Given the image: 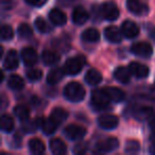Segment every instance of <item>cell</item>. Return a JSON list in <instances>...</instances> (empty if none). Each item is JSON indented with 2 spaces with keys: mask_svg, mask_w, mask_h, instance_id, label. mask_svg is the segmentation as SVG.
Wrapping results in <instances>:
<instances>
[{
  "mask_svg": "<svg viewBox=\"0 0 155 155\" xmlns=\"http://www.w3.org/2000/svg\"><path fill=\"white\" fill-rule=\"evenodd\" d=\"M64 97L70 102H80L85 97V89L80 83L70 82L65 86Z\"/></svg>",
  "mask_w": 155,
  "mask_h": 155,
  "instance_id": "obj_1",
  "label": "cell"
},
{
  "mask_svg": "<svg viewBox=\"0 0 155 155\" xmlns=\"http://www.w3.org/2000/svg\"><path fill=\"white\" fill-rule=\"evenodd\" d=\"M85 65V58L83 56H75V58H70L65 62L64 69L65 73L68 75H75L80 73L82 70L83 66Z\"/></svg>",
  "mask_w": 155,
  "mask_h": 155,
  "instance_id": "obj_2",
  "label": "cell"
},
{
  "mask_svg": "<svg viewBox=\"0 0 155 155\" xmlns=\"http://www.w3.org/2000/svg\"><path fill=\"white\" fill-rule=\"evenodd\" d=\"M110 99L106 95L104 89H96L91 93V104L96 110H102L107 108L110 105Z\"/></svg>",
  "mask_w": 155,
  "mask_h": 155,
  "instance_id": "obj_3",
  "label": "cell"
},
{
  "mask_svg": "<svg viewBox=\"0 0 155 155\" xmlns=\"http://www.w3.org/2000/svg\"><path fill=\"white\" fill-rule=\"evenodd\" d=\"M100 14L105 20L108 21H114L120 15L119 9L114 2L112 1H106L100 7Z\"/></svg>",
  "mask_w": 155,
  "mask_h": 155,
  "instance_id": "obj_4",
  "label": "cell"
},
{
  "mask_svg": "<svg viewBox=\"0 0 155 155\" xmlns=\"http://www.w3.org/2000/svg\"><path fill=\"white\" fill-rule=\"evenodd\" d=\"M64 135L70 140H80L86 135V130L80 125L69 124L64 129Z\"/></svg>",
  "mask_w": 155,
  "mask_h": 155,
  "instance_id": "obj_5",
  "label": "cell"
},
{
  "mask_svg": "<svg viewBox=\"0 0 155 155\" xmlns=\"http://www.w3.org/2000/svg\"><path fill=\"white\" fill-rule=\"evenodd\" d=\"M131 52L139 58H150L153 53V48L150 44L138 41L131 47Z\"/></svg>",
  "mask_w": 155,
  "mask_h": 155,
  "instance_id": "obj_6",
  "label": "cell"
},
{
  "mask_svg": "<svg viewBox=\"0 0 155 155\" xmlns=\"http://www.w3.org/2000/svg\"><path fill=\"white\" fill-rule=\"evenodd\" d=\"M119 147V141L115 137H106L96 143V149L99 152H112Z\"/></svg>",
  "mask_w": 155,
  "mask_h": 155,
  "instance_id": "obj_7",
  "label": "cell"
},
{
  "mask_svg": "<svg viewBox=\"0 0 155 155\" xmlns=\"http://www.w3.org/2000/svg\"><path fill=\"white\" fill-rule=\"evenodd\" d=\"M127 8L132 14L137 16H142L148 14L149 7L146 3L141 2L139 0H127Z\"/></svg>",
  "mask_w": 155,
  "mask_h": 155,
  "instance_id": "obj_8",
  "label": "cell"
},
{
  "mask_svg": "<svg viewBox=\"0 0 155 155\" xmlns=\"http://www.w3.org/2000/svg\"><path fill=\"white\" fill-rule=\"evenodd\" d=\"M122 31L115 26H110L104 30V37L113 44H119L122 41Z\"/></svg>",
  "mask_w": 155,
  "mask_h": 155,
  "instance_id": "obj_9",
  "label": "cell"
},
{
  "mask_svg": "<svg viewBox=\"0 0 155 155\" xmlns=\"http://www.w3.org/2000/svg\"><path fill=\"white\" fill-rule=\"evenodd\" d=\"M119 120L114 115H102L98 118V124L104 130H114L118 127Z\"/></svg>",
  "mask_w": 155,
  "mask_h": 155,
  "instance_id": "obj_10",
  "label": "cell"
},
{
  "mask_svg": "<svg viewBox=\"0 0 155 155\" xmlns=\"http://www.w3.org/2000/svg\"><path fill=\"white\" fill-rule=\"evenodd\" d=\"M121 31H122L123 36L127 37V38H134L139 34V28L132 20L123 21L122 26H121Z\"/></svg>",
  "mask_w": 155,
  "mask_h": 155,
  "instance_id": "obj_11",
  "label": "cell"
},
{
  "mask_svg": "<svg viewBox=\"0 0 155 155\" xmlns=\"http://www.w3.org/2000/svg\"><path fill=\"white\" fill-rule=\"evenodd\" d=\"M129 69L132 74H133L134 77L138 78V79H143V78L148 77V74H149L148 66L141 64V63L132 62L129 66Z\"/></svg>",
  "mask_w": 155,
  "mask_h": 155,
  "instance_id": "obj_12",
  "label": "cell"
},
{
  "mask_svg": "<svg viewBox=\"0 0 155 155\" xmlns=\"http://www.w3.org/2000/svg\"><path fill=\"white\" fill-rule=\"evenodd\" d=\"M19 65V58L15 50H10L3 61V68L7 70H14Z\"/></svg>",
  "mask_w": 155,
  "mask_h": 155,
  "instance_id": "obj_13",
  "label": "cell"
},
{
  "mask_svg": "<svg viewBox=\"0 0 155 155\" xmlns=\"http://www.w3.org/2000/svg\"><path fill=\"white\" fill-rule=\"evenodd\" d=\"M89 15L87 11L83 7H77L72 12V21L75 25L82 26L88 20Z\"/></svg>",
  "mask_w": 155,
  "mask_h": 155,
  "instance_id": "obj_14",
  "label": "cell"
},
{
  "mask_svg": "<svg viewBox=\"0 0 155 155\" xmlns=\"http://www.w3.org/2000/svg\"><path fill=\"white\" fill-rule=\"evenodd\" d=\"M21 58L26 66H34L37 63V53L32 48H25L21 51Z\"/></svg>",
  "mask_w": 155,
  "mask_h": 155,
  "instance_id": "obj_15",
  "label": "cell"
},
{
  "mask_svg": "<svg viewBox=\"0 0 155 155\" xmlns=\"http://www.w3.org/2000/svg\"><path fill=\"white\" fill-rule=\"evenodd\" d=\"M131 74L130 69L123 66L118 67L114 71V78L121 84H127L131 80Z\"/></svg>",
  "mask_w": 155,
  "mask_h": 155,
  "instance_id": "obj_16",
  "label": "cell"
},
{
  "mask_svg": "<svg viewBox=\"0 0 155 155\" xmlns=\"http://www.w3.org/2000/svg\"><path fill=\"white\" fill-rule=\"evenodd\" d=\"M49 19L55 26H64L67 22V16L63 11L58 9H53L49 13Z\"/></svg>",
  "mask_w": 155,
  "mask_h": 155,
  "instance_id": "obj_17",
  "label": "cell"
},
{
  "mask_svg": "<svg viewBox=\"0 0 155 155\" xmlns=\"http://www.w3.org/2000/svg\"><path fill=\"white\" fill-rule=\"evenodd\" d=\"M38 125L41 129V131L46 134V135H51L56 131V127H58L52 119H44V118H38Z\"/></svg>",
  "mask_w": 155,
  "mask_h": 155,
  "instance_id": "obj_18",
  "label": "cell"
},
{
  "mask_svg": "<svg viewBox=\"0 0 155 155\" xmlns=\"http://www.w3.org/2000/svg\"><path fill=\"white\" fill-rule=\"evenodd\" d=\"M104 91H105L106 95L108 96L110 101L121 102L125 99V93L122 89L117 88V87H105Z\"/></svg>",
  "mask_w": 155,
  "mask_h": 155,
  "instance_id": "obj_19",
  "label": "cell"
},
{
  "mask_svg": "<svg viewBox=\"0 0 155 155\" xmlns=\"http://www.w3.org/2000/svg\"><path fill=\"white\" fill-rule=\"evenodd\" d=\"M85 82L88 85L91 86H96V85L100 84L102 81V74L96 69H89L86 73H85Z\"/></svg>",
  "mask_w": 155,
  "mask_h": 155,
  "instance_id": "obj_20",
  "label": "cell"
},
{
  "mask_svg": "<svg viewBox=\"0 0 155 155\" xmlns=\"http://www.w3.org/2000/svg\"><path fill=\"white\" fill-rule=\"evenodd\" d=\"M49 148L50 151L55 155H63L67 151V147L65 144V142L61 139H58V138H54V139L50 140Z\"/></svg>",
  "mask_w": 155,
  "mask_h": 155,
  "instance_id": "obj_21",
  "label": "cell"
},
{
  "mask_svg": "<svg viewBox=\"0 0 155 155\" xmlns=\"http://www.w3.org/2000/svg\"><path fill=\"white\" fill-rule=\"evenodd\" d=\"M66 74L64 71V69L62 68H53L49 71L47 75V82L51 85L58 84L60 81H62V79L64 78V75Z\"/></svg>",
  "mask_w": 155,
  "mask_h": 155,
  "instance_id": "obj_22",
  "label": "cell"
},
{
  "mask_svg": "<svg viewBox=\"0 0 155 155\" xmlns=\"http://www.w3.org/2000/svg\"><path fill=\"white\" fill-rule=\"evenodd\" d=\"M49 118L52 119L58 125H60L61 123H63L68 118V113L62 107H55L52 110L51 115H50Z\"/></svg>",
  "mask_w": 155,
  "mask_h": 155,
  "instance_id": "obj_23",
  "label": "cell"
},
{
  "mask_svg": "<svg viewBox=\"0 0 155 155\" xmlns=\"http://www.w3.org/2000/svg\"><path fill=\"white\" fill-rule=\"evenodd\" d=\"M60 58L61 56L56 52H53L51 50H45L41 54V60H43L44 64L47 65V66L55 65L56 63L60 62Z\"/></svg>",
  "mask_w": 155,
  "mask_h": 155,
  "instance_id": "obj_24",
  "label": "cell"
},
{
  "mask_svg": "<svg viewBox=\"0 0 155 155\" xmlns=\"http://www.w3.org/2000/svg\"><path fill=\"white\" fill-rule=\"evenodd\" d=\"M29 150L33 154H43L45 152V144L38 138H32L28 142Z\"/></svg>",
  "mask_w": 155,
  "mask_h": 155,
  "instance_id": "obj_25",
  "label": "cell"
},
{
  "mask_svg": "<svg viewBox=\"0 0 155 155\" xmlns=\"http://www.w3.org/2000/svg\"><path fill=\"white\" fill-rule=\"evenodd\" d=\"M8 86L11 89H13V91H20L25 86L24 79H21V77H19L17 74L10 75L9 80H8Z\"/></svg>",
  "mask_w": 155,
  "mask_h": 155,
  "instance_id": "obj_26",
  "label": "cell"
},
{
  "mask_svg": "<svg viewBox=\"0 0 155 155\" xmlns=\"http://www.w3.org/2000/svg\"><path fill=\"white\" fill-rule=\"evenodd\" d=\"M82 38L88 43H96L100 39V32L95 28H88L82 33Z\"/></svg>",
  "mask_w": 155,
  "mask_h": 155,
  "instance_id": "obj_27",
  "label": "cell"
},
{
  "mask_svg": "<svg viewBox=\"0 0 155 155\" xmlns=\"http://www.w3.org/2000/svg\"><path fill=\"white\" fill-rule=\"evenodd\" d=\"M0 127L5 133H10L14 130V120L9 115H2L0 119Z\"/></svg>",
  "mask_w": 155,
  "mask_h": 155,
  "instance_id": "obj_28",
  "label": "cell"
},
{
  "mask_svg": "<svg viewBox=\"0 0 155 155\" xmlns=\"http://www.w3.org/2000/svg\"><path fill=\"white\" fill-rule=\"evenodd\" d=\"M37 127H39L38 121L36 120H31V119H25L21 122V129L26 133H34L36 131Z\"/></svg>",
  "mask_w": 155,
  "mask_h": 155,
  "instance_id": "obj_29",
  "label": "cell"
},
{
  "mask_svg": "<svg viewBox=\"0 0 155 155\" xmlns=\"http://www.w3.org/2000/svg\"><path fill=\"white\" fill-rule=\"evenodd\" d=\"M18 35L22 39H29L33 36V30L28 24H21L18 27Z\"/></svg>",
  "mask_w": 155,
  "mask_h": 155,
  "instance_id": "obj_30",
  "label": "cell"
},
{
  "mask_svg": "<svg viewBox=\"0 0 155 155\" xmlns=\"http://www.w3.org/2000/svg\"><path fill=\"white\" fill-rule=\"evenodd\" d=\"M14 115H15L19 120L22 121V120H25V119L29 118V116H30V110L25 105H17L14 108Z\"/></svg>",
  "mask_w": 155,
  "mask_h": 155,
  "instance_id": "obj_31",
  "label": "cell"
},
{
  "mask_svg": "<svg viewBox=\"0 0 155 155\" xmlns=\"http://www.w3.org/2000/svg\"><path fill=\"white\" fill-rule=\"evenodd\" d=\"M34 26L35 28L37 29V31H39L41 33H49L51 28L50 26L48 25V22L46 21L45 19H43L41 17H38L34 22Z\"/></svg>",
  "mask_w": 155,
  "mask_h": 155,
  "instance_id": "obj_32",
  "label": "cell"
},
{
  "mask_svg": "<svg viewBox=\"0 0 155 155\" xmlns=\"http://www.w3.org/2000/svg\"><path fill=\"white\" fill-rule=\"evenodd\" d=\"M41 77H43V72L39 69H30L27 72V79L30 82H37L41 80Z\"/></svg>",
  "mask_w": 155,
  "mask_h": 155,
  "instance_id": "obj_33",
  "label": "cell"
},
{
  "mask_svg": "<svg viewBox=\"0 0 155 155\" xmlns=\"http://www.w3.org/2000/svg\"><path fill=\"white\" fill-rule=\"evenodd\" d=\"M14 36V31L8 25H3L1 27V39L2 41H10Z\"/></svg>",
  "mask_w": 155,
  "mask_h": 155,
  "instance_id": "obj_34",
  "label": "cell"
},
{
  "mask_svg": "<svg viewBox=\"0 0 155 155\" xmlns=\"http://www.w3.org/2000/svg\"><path fill=\"white\" fill-rule=\"evenodd\" d=\"M139 142L136 141L134 139L127 140V143H125V152L127 153H136L139 151Z\"/></svg>",
  "mask_w": 155,
  "mask_h": 155,
  "instance_id": "obj_35",
  "label": "cell"
},
{
  "mask_svg": "<svg viewBox=\"0 0 155 155\" xmlns=\"http://www.w3.org/2000/svg\"><path fill=\"white\" fill-rule=\"evenodd\" d=\"M26 2L28 3V5H32V7L41 8V7H43L44 5H46L47 0H26Z\"/></svg>",
  "mask_w": 155,
  "mask_h": 155,
  "instance_id": "obj_36",
  "label": "cell"
},
{
  "mask_svg": "<svg viewBox=\"0 0 155 155\" xmlns=\"http://www.w3.org/2000/svg\"><path fill=\"white\" fill-rule=\"evenodd\" d=\"M87 147L85 143H79L78 146H75L74 148V153H79V154H82V153H85V151H86Z\"/></svg>",
  "mask_w": 155,
  "mask_h": 155,
  "instance_id": "obj_37",
  "label": "cell"
},
{
  "mask_svg": "<svg viewBox=\"0 0 155 155\" xmlns=\"http://www.w3.org/2000/svg\"><path fill=\"white\" fill-rule=\"evenodd\" d=\"M148 120H149V124L152 129H155V110H153L151 112L150 116L148 117Z\"/></svg>",
  "mask_w": 155,
  "mask_h": 155,
  "instance_id": "obj_38",
  "label": "cell"
},
{
  "mask_svg": "<svg viewBox=\"0 0 155 155\" xmlns=\"http://www.w3.org/2000/svg\"><path fill=\"white\" fill-rule=\"evenodd\" d=\"M150 152H151V153H153V154H155V142L153 143V146L150 148Z\"/></svg>",
  "mask_w": 155,
  "mask_h": 155,
  "instance_id": "obj_39",
  "label": "cell"
}]
</instances>
